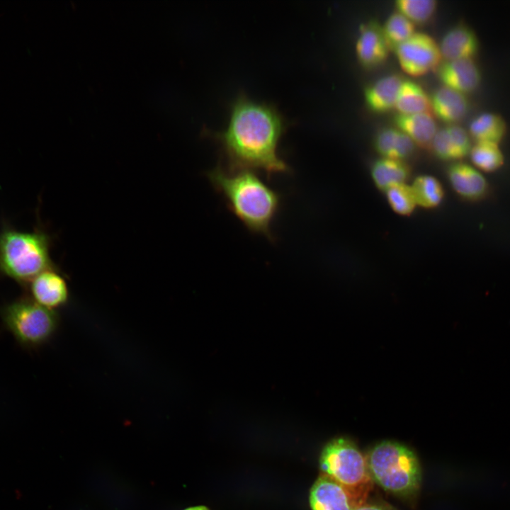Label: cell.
<instances>
[{
    "label": "cell",
    "mask_w": 510,
    "mask_h": 510,
    "mask_svg": "<svg viewBox=\"0 0 510 510\" xmlns=\"http://www.w3.org/2000/svg\"><path fill=\"white\" fill-rule=\"evenodd\" d=\"M288 126L273 104L240 93L231 104L226 129L210 135L220 143L228 170H261L271 176L291 171L278 152Z\"/></svg>",
    "instance_id": "cell-1"
},
{
    "label": "cell",
    "mask_w": 510,
    "mask_h": 510,
    "mask_svg": "<svg viewBox=\"0 0 510 510\" xmlns=\"http://www.w3.org/2000/svg\"><path fill=\"white\" fill-rule=\"evenodd\" d=\"M207 176L229 209L250 232L273 239L271 227L281 200L277 191L252 170H225L217 166Z\"/></svg>",
    "instance_id": "cell-2"
},
{
    "label": "cell",
    "mask_w": 510,
    "mask_h": 510,
    "mask_svg": "<svg viewBox=\"0 0 510 510\" xmlns=\"http://www.w3.org/2000/svg\"><path fill=\"white\" fill-rule=\"evenodd\" d=\"M51 238L45 232H26L6 229L0 234V273L26 284L40 273L54 268Z\"/></svg>",
    "instance_id": "cell-3"
},
{
    "label": "cell",
    "mask_w": 510,
    "mask_h": 510,
    "mask_svg": "<svg viewBox=\"0 0 510 510\" xmlns=\"http://www.w3.org/2000/svg\"><path fill=\"white\" fill-rule=\"evenodd\" d=\"M373 481L385 490L400 497L414 495L421 480L419 460L406 446L384 441L375 445L366 455Z\"/></svg>",
    "instance_id": "cell-4"
},
{
    "label": "cell",
    "mask_w": 510,
    "mask_h": 510,
    "mask_svg": "<svg viewBox=\"0 0 510 510\" xmlns=\"http://www.w3.org/2000/svg\"><path fill=\"white\" fill-rule=\"evenodd\" d=\"M319 466L324 475L366 502L373 480L366 456L352 441L338 438L329 442L321 453Z\"/></svg>",
    "instance_id": "cell-5"
},
{
    "label": "cell",
    "mask_w": 510,
    "mask_h": 510,
    "mask_svg": "<svg viewBox=\"0 0 510 510\" xmlns=\"http://www.w3.org/2000/svg\"><path fill=\"white\" fill-rule=\"evenodd\" d=\"M3 322L23 346L45 344L57 331L56 311L40 306L31 299H21L6 305L1 312Z\"/></svg>",
    "instance_id": "cell-6"
},
{
    "label": "cell",
    "mask_w": 510,
    "mask_h": 510,
    "mask_svg": "<svg viewBox=\"0 0 510 510\" xmlns=\"http://www.w3.org/2000/svg\"><path fill=\"white\" fill-rule=\"evenodd\" d=\"M402 69L418 76L436 69L441 62L439 45L429 35L417 32L394 50Z\"/></svg>",
    "instance_id": "cell-7"
},
{
    "label": "cell",
    "mask_w": 510,
    "mask_h": 510,
    "mask_svg": "<svg viewBox=\"0 0 510 510\" xmlns=\"http://www.w3.org/2000/svg\"><path fill=\"white\" fill-rule=\"evenodd\" d=\"M345 487L322 474L310 493L312 510H354L364 503Z\"/></svg>",
    "instance_id": "cell-8"
},
{
    "label": "cell",
    "mask_w": 510,
    "mask_h": 510,
    "mask_svg": "<svg viewBox=\"0 0 510 510\" xmlns=\"http://www.w3.org/2000/svg\"><path fill=\"white\" fill-rule=\"evenodd\" d=\"M29 285L31 300L43 307L56 311L69 301L68 284L55 267L40 273Z\"/></svg>",
    "instance_id": "cell-9"
},
{
    "label": "cell",
    "mask_w": 510,
    "mask_h": 510,
    "mask_svg": "<svg viewBox=\"0 0 510 510\" xmlns=\"http://www.w3.org/2000/svg\"><path fill=\"white\" fill-rule=\"evenodd\" d=\"M390 51L382 33V26L375 21L362 23L356 44L358 62L367 69L384 62Z\"/></svg>",
    "instance_id": "cell-10"
},
{
    "label": "cell",
    "mask_w": 510,
    "mask_h": 510,
    "mask_svg": "<svg viewBox=\"0 0 510 510\" xmlns=\"http://www.w3.org/2000/svg\"><path fill=\"white\" fill-rule=\"evenodd\" d=\"M436 73L443 86L463 94L474 91L481 81V72L472 58L441 62Z\"/></svg>",
    "instance_id": "cell-11"
},
{
    "label": "cell",
    "mask_w": 510,
    "mask_h": 510,
    "mask_svg": "<svg viewBox=\"0 0 510 510\" xmlns=\"http://www.w3.org/2000/svg\"><path fill=\"white\" fill-rule=\"evenodd\" d=\"M431 148L443 160H457L466 157L472 146L468 133L462 127L450 125L438 130Z\"/></svg>",
    "instance_id": "cell-12"
},
{
    "label": "cell",
    "mask_w": 510,
    "mask_h": 510,
    "mask_svg": "<svg viewBox=\"0 0 510 510\" xmlns=\"http://www.w3.org/2000/svg\"><path fill=\"white\" fill-rule=\"evenodd\" d=\"M448 178L454 191L462 198L476 200L487 193L485 178L476 169L465 163H455L448 169Z\"/></svg>",
    "instance_id": "cell-13"
},
{
    "label": "cell",
    "mask_w": 510,
    "mask_h": 510,
    "mask_svg": "<svg viewBox=\"0 0 510 510\" xmlns=\"http://www.w3.org/2000/svg\"><path fill=\"white\" fill-rule=\"evenodd\" d=\"M439 47L446 60L472 58L478 51L479 42L472 30L458 25L444 34Z\"/></svg>",
    "instance_id": "cell-14"
},
{
    "label": "cell",
    "mask_w": 510,
    "mask_h": 510,
    "mask_svg": "<svg viewBox=\"0 0 510 510\" xmlns=\"http://www.w3.org/2000/svg\"><path fill=\"white\" fill-rule=\"evenodd\" d=\"M430 99L431 110L446 123H453L462 120L470 108L464 94L446 86L434 91Z\"/></svg>",
    "instance_id": "cell-15"
},
{
    "label": "cell",
    "mask_w": 510,
    "mask_h": 510,
    "mask_svg": "<svg viewBox=\"0 0 510 510\" xmlns=\"http://www.w3.org/2000/svg\"><path fill=\"white\" fill-rule=\"evenodd\" d=\"M403 79L398 74L385 76L364 89V99L368 108L374 113H382L395 106Z\"/></svg>",
    "instance_id": "cell-16"
},
{
    "label": "cell",
    "mask_w": 510,
    "mask_h": 510,
    "mask_svg": "<svg viewBox=\"0 0 510 510\" xmlns=\"http://www.w3.org/2000/svg\"><path fill=\"white\" fill-rule=\"evenodd\" d=\"M398 130L408 135L415 144L429 148L438 131L432 113L429 112L414 114L398 113L394 118Z\"/></svg>",
    "instance_id": "cell-17"
},
{
    "label": "cell",
    "mask_w": 510,
    "mask_h": 510,
    "mask_svg": "<svg viewBox=\"0 0 510 510\" xmlns=\"http://www.w3.org/2000/svg\"><path fill=\"white\" fill-rule=\"evenodd\" d=\"M374 148L382 158L402 161L413 154L415 144L408 135L397 128H385L375 135Z\"/></svg>",
    "instance_id": "cell-18"
},
{
    "label": "cell",
    "mask_w": 510,
    "mask_h": 510,
    "mask_svg": "<svg viewBox=\"0 0 510 510\" xmlns=\"http://www.w3.org/2000/svg\"><path fill=\"white\" fill-rule=\"evenodd\" d=\"M409 174L410 170L403 161L388 158L376 160L370 169L374 184L384 191L395 185L405 183Z\"/></svg>",
    "instance_id": "cell-19"
},
{
    "label": "cell",
    "mask_w": 510,
    "mask_h": 510,
    "mask_svg": "<svg viewBox=\"0 0 510 510\" xmlns=\"http://www.w3.org/2000/svg\"><path fill=\"white\" fill-rule=\"evenodd\" d=\"M395 107L400 114L431 110L430 97L419 84L412 80H403Z\"/></svg>",
    "instance_id": "cell-20"
},
{
    "label": "cell",
    "mask_w": 510,
    "mask_h": 510,
    "mask_svg": "<svg viewBox=\"0 0 510 510\" xmlns=\"http://www.w3.org/2000/svg\"><path fill=\"white\" fill-rule=\"evenodd\" d=\"M506 131L504 120L499 115L484 113L470 123L469 132L477 142H490L498 144Z\"/></svg>",
    "instance_id": "cell-21"
},
{
    "label": "cell",
    "mask_w": 510,
    "mask_h": 510,
    "mask_svg": "<svg viewBox=\"0 0 510 510\" xmlns=\"http://www.w3.org/2000/svg\"><path fill=\"white\" fill-rule=\"evenodd\" d=\"M417 205L431 209L438 207L444 197L440 181L430 175L417 176L411 186Z\"/></svg>",
    "instance_id": "cell-22"
},
{
    "label": "cell",
    "mask_w": 510,
    "mask_h": 510,
    "mask_svg": "<svg viewBox=\"0 0 510 510\" xmlns=\"http://www.w3.org/2000/svg\"><path fill=\"white\" fill-rule=\"evenodd\" d=\"M382 30L390 50H395L415 33L414 23L398 11L388 16L382 26Z\"/></svg>",
    "instance_id": "cell-23"
},
{
    "label": "cell",
    "mask_w": 510,
    "mask_h": 510,
    "mask_svg": "<svg viewBox=\"0 0 510 510\" xmlns=\"http://www.w3.org/2000/svg\"><path fill=\"white\" fill-rule=\"evenodd\" d=\"M470 154L474 165L486 172L494 171L504 164L503 154L497 143L477 142Z\"/></svg>",
    "instance_id": "cell-24"
},
{
    "label": "cell",
    "mask_w": 510,
    "mask_h": 510,
    "mask_svg": "<svg viewBox=\"0 0 510 510\" xmlns=\"http://www.w3.org/2000/svg\"><path fill=\"white\" fill-rule=\"evenodd\" d=\"M395 7L398 12L414 23H422L429 21L434 14L436 0H397Z\"/></svg>",
    "instance_id": "cell-25"
},
{
    "label": "cell",
    "mask_w": 510,
    "mask_h": 510,
    "mask_svg": "<svg viewBox=\"0 0 510 510\" xmlns=\"http://www.w3.org/2000/svg\"><path fill=\"white\" fill-rule=\"evenodd\" d=\"M385 193L390 208L400 215H410L417 205L411 186L405 183L392 186Z\"/></svg>",
    "instance_id": "cell-26"
},
{
    "label": "cell",
    "mask_w": 510,
    "mask_h": 510,
    "mask_svg": "<svg viewBox=\"0 0 510 510\" xmlns=\"http://www.w3.org/2000/svg\"><path fill=\"white\" fill-rule=\"evenodd\" d=\"M354 510H396L392 506L380 503H363Z\"/></svg>",
    "instance_id": "cell-27"
},
{
    "label": "cell",
    "mask_w": 510,
    "mask_h": 510,
    "mask_svg": "<svg viewBox=\"0 0 510 510\" xmlns=\"http://www.w3.org/2000/svg\"><path fill=\"white\" fill-rule=\"evenodd\" d=\"M185 510H209L207 507L203 506H197L193 507L188 508Z\"/></svg>",
    "instance_id": "cell-28"
}]
</instances>
